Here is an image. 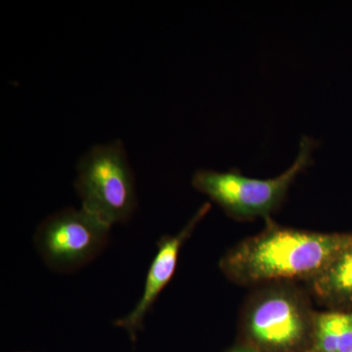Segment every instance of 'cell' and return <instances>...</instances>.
Instances as JSON below:
<instances>
[{
    "label": "cell",
    "mask_w": 352,
    "mask_h": 352,
    "mask_svg": "<svg viewBox=\"0 0 352 352\" xmlns=\"http://www.w3.org/2000/svg\"><path fill=\"white\" fill-rule=\"evenodd\" d=\"M230 352H258L256 349H252V347H238V349H233Z\"/></svg>",
    "instance_id": "9"
},
{
    "label": "cell",
    "mask_w": 352,
    "mask_h": 352,
    "mask_svg": "<svg viewBox=\"0 0 352 352\" xmlns=\"http://www.w3.org/2000/svg\"><path fill=\"white\" fill-rule=\"evenodd\" d=\"M316 146L314 138L303 136L295 162L277 177L256 179L243 175L238 170H200L192 176V186L233 219H268L286 200L296 177L311 164Z\"/></svg>",
    "instance_id": "2"
},
{
    "label": "cell",
    "mask_w": 352,
    "mask_h": 352,
    "mask_svg": "<svg viewBox=\"0 0 352 352\" xmlns=\"http://www.w3.org/2000/svg\"><path fill=\"white\" fill-rule=\"evenodd\" d=\"M352 243V234L319 233L275 226L226 252L219 267L235 283L276 280L310 281L321 274Z\"/></svg>",
    "instance_id": "1"
},
{
    "label": "cell",
    "mask_w": 352,
    "mask_h": 352,
    "mask_svg": "<svg viewBox=\"0 0 352 352\" xmlns=\"http://www.w3.org/2000/svg\"><path fill=\"white\" fill-rule=\"evenodd\" d=\"M316 296L333 307H352V243L312 280Z\"/></svg>",
    "instance_id": "7"
},
{
    "label": "cell",
    "mask_w": 352,
    "mask_h": 352,
    "mask_svg": "<svg viewBox=\"0 0 352 352\" xmlns=\"http://www.w3.org/2000/svg\"><path fill=\"white\" fill-rule=\"evenodd\" d=\"M312 317L295 293L275 289L252 305L245 320L250 335L258 344L284 349L302 340Z\"/></svg>",
    "instance_id": "5"
},
{
    "label": "cell",
    "mask_w": 352,
    "mask_h": 352,
    "mask_svg": "<svg viewBox=\"0 0 352 352\" xmlns=\"http://www.w3.org/2000/svg\"><path fill=\"white\" fill-rule=\"evenodd\" d=\"M82 208L113 226L126 223L138 205L135 176L120 140L92 146L76 164Z\"/></svg>",
    "instance_id": "3"
},
{
    "label": "cell",
    "mask_w": 352,
    "mask_h": 352,
    "mask_svg": "<svg viewBox=\"0 0 352 352\" xmlns=\"http://www.w3.org/2000/svg\"><path fill=\"white\" fill-rule=\"evenodd\" d=\"M111 227L82 207L62 208L36 227L34 248L50 270L69 274L82 270L104 251Z\"/></svg>",
    "instance_id": "4"
},
{
    "label": "cell",
    "mask_w": 352,
    "mask_h": 352,
    "mask_svg": "<svg viewBox=\"0 0 352 352\" xmlns=\"http://www.w3.org/2000/svg\"><path fill=\"white\" fill-rule=\"evenodd\" d=\"M312 333L314 352H352V311L314 315Z\"/></svg>",
    "instance_id": "8"
},
{
    "label": "cell",
    "mask_w": 352,
    "mask_h": 352,
    "mask_svg": "<svg viewBox=\"0 0 352 352\" xmlns=\"http://www.w3.org/2000/svg\"><path fill=\"white\" fill-rule=\"evenodd\" d=\"M210 203L204 204L179 232L175 235H164L157 241L156 256L148 270L140 298L131 312L115 322V325L126 331L132 339H135L139 331L142 330L146 317L151 312L166 285L170 283L175 274L183 245L191 237L197 226L210 212Z\"/></svg>",
    "instance_id": "6"
}]
</instances>
